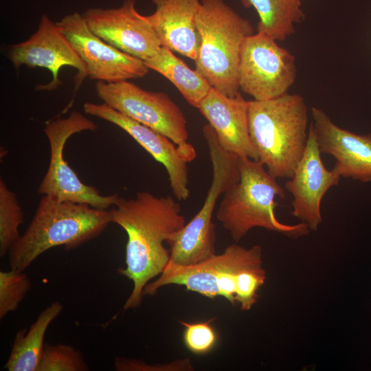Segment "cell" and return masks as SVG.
<instances>
[{"instance_id":"obj_5","label":"cell","mask_w":371,"mask_h":371,"mask_svg":"<svg viewBox=\"0 0 371 371\" xmlns=\"http://www.w3.org/2000/svg\"><path fill=\"white\" fill-rule=\"evenodd\" d=\"M196 24L200 37L196 69L213 88L236 96L240 51L254 34L251 24L224 0H201Z\"/></svg>"},{"instance_id":"obj_21","label":"cell","mask_w":371,"mask_h":371,"mask_svg":"<svg viewBox=\"0 0 371 371\" xmlns=\"http://www.w3.org/2000/svg\"><path fill=\"white\" fill-rule=\"evenodd\" d=\"M256 10L259 22L258 32L277 41H282L295 33L294 25L303 21L305 13L300 0H245Z\"/></svg>"},{"instance_id":"obj_19","label":"cell","mask_w":371,"mask_h":371,"mask_svg":"<svg viewBox=\"0 0 371 371\" xmlns=\"http://www.w3.org/2000/svg\"><path fill=\"white\" fill-rule=\"evenodd\" d=\"M63 310L60 302H54L39 313L29 329L19 330L3 368L8 371H38L44 352L45 333Z\"/></svg>"},{"instance_id":"obj_15","label":"cell","mask_w":371,"mask_h":371,"mask_svg":"<svg viewBox=\"0 0 371 371\" xmlns=\"http://www.w3.org/2000/svg\"><path fill=\"white\" fill-rule=\"evenodd\" d=\"M340 178L324 165L311 124L304 153L285 183L286 190L293 196L291 214L306 223L310 230L317 231L322 221V200L331 187L339 184Z\"/></svg>"},{"instance_id":"obj_17","label":"cell","mask_w":371,"mask_h":371,"mask_svg":"<svg viewBox=\"0 0 371 371\" xmlns=\"http://www.w3.org/2000/svg\"><path fill=\"white\" fill-rule=\"evenodd\" d=\"M198 109L214 129L224 150L259 160L249 132V101L240 93L229 97L212 87Z\"/></svg>"},{"instance_id":"obj_2","label":"cell","mask_w":371,"mask_h":371,"mask_svg":"<svg viewBox=\"0 0 371 371\" xmlns=\"http://www.w3.org/2000/svg\"><path fill=\"white\" fill-rule=\"evenodd\" d=\"M111 223L109 210L43 195L25 232L8 252L10 269L25 271L56 247L75 249L100 236Z\"/></svg>"},{"instance_id":"obj_26","label":"cell","mask_w":371,"mask_h":371,"mask_svg":"<svg viewBox=\"0 0 371 371\" xmlns=\"http://www.w3.org/2000/svg\"><path fill=\"white\" fill-rule=\"evenodd\" d=\"M115 368L117 371H190L193 366L189 359L177 360L168 363L150 364L144 361L117 357Z\"/></svg>"},{"instance_id":"obj_9","label":"cell","mask_w":371,"mask_h":371,"mask_svg":"<svg viewBox=\"0 0 371 371\" xmlns=\"http://www.w3.org/2000/svg\"><path fill=\"white\" fill-rule=\"evenodd\" d=\"M95 89L98 97L111 108L164 134L182 148H194L188 142L183 111L166 93L143 89L128 80L98 81Z\"/></svg>"},{"instance_id":"obj_4","label":"cell","mask_w":371,"mask_h":371,"mask_svg":"<svg viewBox=\"0 0 371 371\" xmlns=\"http://www.w3.org/2000/svg\"><path fill=\"white\" fill-rule=\"evenodd\" d=\"M238 181L223 195L216 219L236 242L254 227H262L293 238L307 235L304 223L286 225L280 222L275 210L276 196L284 199L282 188L258 160L238 158Z\"/></svg>"},{"instance_id":"obj_7","label":"cell","mask_w":371,"mask_h":371,"mask_svg":"<svg viewBox=\"0 0 371 371\" xmlns=\"http://www.w3.org/2000/svg\"><path fill=\"white\" fill-rule=\"evenodd\" d=\"M203 134L209 150L212 179L201 208L167 243L170 246V262L179 265H194L216 254L213 213L219 196L239 180L238 156L221 147L209 124L203 126Z\"/></svg>"},{"instance_id":"obj_20","label":"cell","mask_w":371,"mask_h":371,"mask_svg":"<svg viewBox=\"0 0 371 371\" xmlns=\"http://www.w3.org/2000/svg\"><path fill=\"white\" fill-rule=\"evenodd\" d=\"M144 62L149 69L159 73L170 81L187 102L194 108L199 109L212 88L199 71L190 68L167 47L161 46L156 54Z\"/></svg>"},{"instance_id":"obj_3","label":"cell","mask_w":371,"mask_h":371,"mask_svg":"<svg viewBox=\"0 0 371 371\" xmlns=\"http://www.w3.org/2000/svg\"><path fill=\"white\" fill-rule=\"evenodd\" d=\"M249 132L259 160L274 178H291L306 148L308 109L299 94L249 101Z\"/></svg>"},{"instance_id":"obj_13","label":"cell","mask_w":371,"mask_h":371,"mask_svg":"<svg viewBox=\"0 0 371 371\" xmlns=\"http://www.w3.org/2000/svg\"><path fill=\"white\" fill-rule=\"evenodd\" d=\"M83 111L88 115L114 124L126 132L164 166L175 198L178 201H185L189 198L187 164L196 158L194 148H182L164 134L122 114L104 103L85 102Z\"/></svg>"},{"instance_id":"obj_11","label":"cell","mask_w":371,"mask_h":371,"mask_svg":"<svg viewBox=\"0 0 371 371\" xmlns=\"http://www.w3.org/2000/svg\"><path fill=\"white\" fill-rule=\"evenodd\" d=\"M84 63L91 80L117 82L145 76L144 60L128 55L96 36L82 14L75 12L56 23Z\"/></svg>"},{"instance_id":"obj_18","label":"cell","mask_w":371,"mask_h":371,"mask_svg":"<svg viewBox=\"0 0 371 371\" xmlns=\"http://www.w3.org/2000/svg\"><path fill=\"white\" fill-rule=\"evenodd\" d=\"M155 12L148 15L162 47L195 61L200 37L196 19L201 0H151Z\"/></svg>"},{"instance_id":"obj_23","label":"cell","mask_w":371,"mask_h":371,"mask_svg":"<svg viewBox=\"0 0 371 371\" xmlns=\"http://www.w3.org/2000/svg\"><path fill=\"white\" fill-rule=\"evenodd\" d=\"M32 287L24 271H0V319L16 311Z\"/></svg>"},{"instance_id":"obj_25","label":"cell","mask_w":371,"mask_h":371,"mask_svg":"<svg viewBox=\"0 0 371 371\" xmlns=\"http://www.w3.org/2000/svg\"><path fill=\"white\" fill-rule=\"evenodd\" d=\"M180 323L184 326V344L191 352L204 355L214 348L217 337L208 322L188 323L180 321Z\"/></svg>"},{"instance_id":"obj_8","label":"cell","mask_w":371,"mask_h":371,"mask_svg":"<svg viewBox=\"0 0 371 371\" xmlns=\"http://www.w3.org/2000/svg\"><path fill=\"white\" fill-rule=\"evenodd\" d=\"M94 122L78 111L66 118L57 117L46 123L44 133L48 139L50 157L47 172L38 193L60 201L88 204L101 210L112 207L119 196L102 195L95 187L82 182L64 157L67 141L74 134L85 131H95Z\"/></svg>"},{"instance_id":"obj_22","label":"cell","mask_w":371,"mask_h":371,"mask_svg":"<svg viewBox=\"0 0 371 371\" xmlns=\"http://www.w3.org/2000/svg\"><path fill=\"white\" fill-rule=\"evenodd\" d=\"M23 212L16 194L0 180V256L3 257L21 237Z\"/></svg>"},{"instance_id":"obj_6","label":"cell","mask_w":371,"mask_h":371,"mask_svg":"<svg viewBox=\"0 0 371 371\" xmlns=\"http://www.w3.org/2000/svg\"><path fill=\"white\" fill-rule=\"evenodd\" d=\"M260 267H262L260 246L247 249L232 244L222 254L194 265L183 266L169 261L157 279L146 286L144 295H153L160 288L175 284L210 299L223 297L235 305L245 276Z\"/></svg>"},{"instance_id":"obj_16","label":"cell","mask_w":371,"mask_h":371,"mask_svg":"<svg viewBox=\"0 0 371 371\" xmlns=\"http://www.w3.org/2000/svg\"><path fill=\"white\" fill-rule=\"evenodd\" d=\"M312 124L321 154L336 160L332 169L341 177L371 181V134L358 135L336 125L322 109L312 107Z\"/></svg>"},{"instance_id":"obj_24","label":"cell","mask_w":371,"mask_h":371,"mask_svg":"<svg viewBox=\"0 0 371 371\" xmlns=\"http://www.w3.org/2000/svg\"><path fill=\"white\" fill-rule=\"evenodd\" d=\"M89 367L82 353L67 344L45 345L38 371H87Z\"/></svg>"},{"instance_id":"obj_1","label":"cell","mask_w":371,"mask_h":371,"mask_svg":"<svg viewBox=\"0 0 371 371\" xmlns=\"http://www.w3.org/2000/svg\"><path fill=\"white\" fill-rule=\"evenodd\" d=\"M110 211L111 223L126 233V267L117 273L133 282L124 310L139 308L144 291L159 276L170 261V250L164 245L187 223L180 204L172 196H156L138 192L133 199L118 197Z\"/></svg>"},{"instance_id":"obj_12","label":"cell","mask_w":371,"mask_h":371,"mask_svg":"<svg viewBox=\"0 0 371 371\" xmlns=\"http://www.w3.org/2000/svg\"><path fill=\"white\" fill-rule=\"evenodd\" d=\"M8 58L16 69L22 65L30 69L42 67L48 69L52 79L47 84L38 85V91H52L57 89L62 82L59 71L63 66L77 70L75 76V91L80 87L88 73L86 67L72 45L58 26L49 16L43 14L37 31L27 40L12 45Z\"/></svg>"},{"instance_id":"obj_10","label":"cell","mask_w":371,"mask_h":371,"mask_svg":"<svg viewBox=\"0 0 371 371\" xmlns=\"http://www.w3.org/2000/svg\"><path fill=\"white\" fill-rule=\"evenodd\" d=\"M297 76L295 56L277 41L261 32L244 41L238 71L239 89L255 100L288 93Z\"/></svg>"},{"instance_id":"obj_14","label":"cell","mask_w":371,"mask_h":371,"mask_svg":"<svg viewBox=\"0 0 371 371\" xmlns=\"http://www.w3.org/2000/svg\"><path fill=\"white\" fill-rule=\"evenodd\" d=\"M124 0L118 8H89L82 14L89 29L117 49L142 60L156 54L161 45L148 19Z\"/></svg>"}]
</instances>
